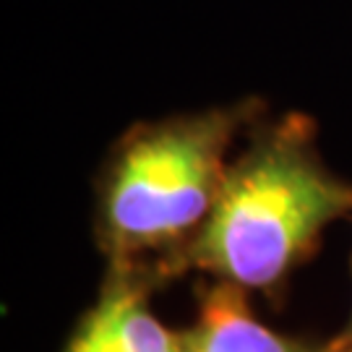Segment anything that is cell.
<instances>
[{
    "label": "cell",
    "instance_id": "277c9868",
    "mask_svg": "<svg viewBox=\"0 0 352 352\" xmlns=\"http://www.w3.org/2000/svg\"><path fill=\"white\" fill-rule=\"evenodd\" d=\"M240 289L219 282L204 292L199 316L183 334V352H316L261 324Z\"/></svg>",
    "mask_w": 352,
    "mask_h": 352
},
{
    "label": "cell",
    "instance_id": "5b68a950",
    "mask_svg": "<svg viewBox=\"0 0 352 352\" xmlns=\"http://www.w3.org/2000/svg\"><path fill=\"white\" fill-rule=\"evenodd\" d=\"M344 352H352V347H350V350H344Z\"/></svg>",
    "mask_w": 352,
    "mask_h": 352
},
{
    "label": "cell",
    "instance_id": "6da1fadb",
    "mask_svg": "<svg viewBox=\"0 0 352 352\" xmlns=\"http://www.w3.org/2000/svg\"><path fill=\"white\" fill-rule=\"evenodd\" d=\"M347 214L352 183L321 162L308 120L287 118L230 164L212 214L186 243L177 266L235 287L269 289Z\"/></svg>",
    "mask_w": 352,
    "mask_h": 352
},
{
    "label": "cell",
    "instance_id": "3957f363",
    "mask_svg": "<svg viewBox=\"0 0 352 352\" xmlns=\"http://www.w3.org/2000/svg\"><path fill=\"white\" fill-rule=\"evenodd\" d=\"M65 352H183V334L151 314L144 289L120 279L104 289Z\"/></svg>",
    "mask_w": 352,
    "mask_h": 352
},
{
    "label": "cell",
    "instance_id": "7a4b0ae2",
    "mask_svg": "<svg viewBox=\"0 0 352 352\" xmlns=\"http://www.w3.org/2000/svg\"><path fill=\"white\" fill-rule=\"evenodd\" d=\"M245 107L173 118L120 146L102 193V232L118 258L193 238L227 177Z\"/></svg>",
    "mask_w": 352,
    "mask_h": 352
}]
</instances>
